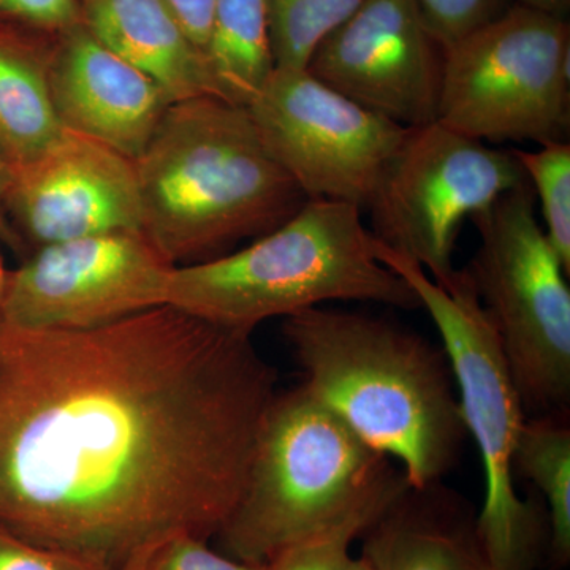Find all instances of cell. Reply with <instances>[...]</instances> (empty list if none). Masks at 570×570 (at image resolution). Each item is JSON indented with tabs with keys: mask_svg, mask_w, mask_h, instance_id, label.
Instances as JSON below:
<instances>
[{
	"mask_svg": "<svg viewBox=\"0 0 570 570\" xmlns=\"http://www.w3.org/2000/svg\"><path fill=\"white\" fill-rule=\"evenodd\" d=\"M247 111L266 151L307 200L360 209L370 205L409 132L306 69H275Z\"/></svg>",
	"mask_w": 570,
	"mask_h": 570,
	"instance_id": "cell-10",
	"label": "cell"
},
{
	"mask_svg": "<svg viewBox=\"0 0 570 570\" xmlns=\"http://www.w3.org/2000/svg\"><path fill=\"white\" fill-rule=\"evenodd\" d=\"M362 212L340 202L307 200L245 249L174 266L165 305L247 335L269 318L326 302L419 309L406 281L379 261Z\"/></svg>",
	"mask_w": 570,
	"mask_h": 570,
	"instance_id": "cell-4",
	"label": "cell"
},
{
	"mask_svg": "<svg viewBox=\"0 0 570 570\" xmlns=\"http://www.w3.org/2000/svg\"><path fill=\"white\" fill-rule=\"evenodd\" d=\"M283 332L307 390L414 489L441 482L466 441L444 348L385 318L309 307Z\"/></svg>",
	"mask_w": 570,
	"mask_h": 570,
	"instance_id": "cell-2",
	"label": "cell"
},
{
	"mask_svg": "<svg viewBox=\"0 0 570 570\" xmlns=\"http://www.w3.org/2000/svg\"><path fill=\"white\" fill-rule=\"evenodd\" d=\"M374 253L403 277L436 325L452 367L466 433L478 445L485 494L478 531L494 570H538L549 551V515L543 502L515 489L513 453L527 422L523 403L497 330L466 269L438 284L425 269L374 238Z\"/></svg>",
	"mask_w": 570,
	"mask_h": 570,
	"instance_id": "cell-6",
	"label": "cell"
},
{
	"mask_svg": "<svg viewBox=\"0 0 570 570\" xmlns=\"http://www.w3.org/2000/svg\"><path fill=\"white\" fill-rule=\"evenodd\" d=\"M276 382L250 335L174 306L71 332L0 321V528L97 570L214 539Z\"/></svg>",
	"mask_w": 570,
	"mask_h": 570,
	"instance_id": "cell-1",
	"label": "cell"
},
{
	"mask_svg": "<svg viewBox=\"0 0 570 570\" xmlns=\"http://www.w3.org/2000/svg\"><path fill=\"white\" fill-rule=\"evenodd\" d=\"M51 96L63 129L138 159L171 100L148 75L119 58L86 26L67 31L51 59Z\"/></svg>",
	"mask_w": 570,
	"mask_h": 570,
	"instance_id": "cell-14",
	"label": "cell"
},
{
	"mask_svg": "<svg viewBox=\"0 0 570 570\" xmlns=\"http://www.w3.org/2000/svg\"><path fill=\"white\" fill-rule=\"evenodd\" d=\"M7 206L31 253L85 236L142 234L134 160L69 129L39 156L13 165Z\"/></svg>",
	"mask_w": 570,
	"mask_h": 570,
	"instance_id": "cell-13",
	"label": "cell"
},
{
	"mask_svg": "<svg viewBox=\"0 0 570 570\" xmlns=\"http://www.w3.org/2000/svg\"><path fill=\"white\" fill-rule=\"evenodd\" d=\"M407 487V480L403 475L389 490L379 494L363 508L355 510L347 519L277 553L272 561L266 562L268 570L354 569L355 558H352L351 554L352 543L362 538L363 532L377 519L379 513L387 508L390 502Z\"/></svg>",
	"mask_w": 570,
	"mask_h": 570,
	"instance_id": "cell-22",
	"label": "cell"
},
{
	"mask_svg": "<svg viewBox=\"0 0 570 570\" xmlns=\"http://www.w3.org/2000/svg\"><path fill=\"white\" fill-rule=\"evenodd\" d=\"M527 181L512 151L439 121L409 127L367 205L370 232L445 284L456 272L453 253L464 220Z\"/></svg>",
	"mask_w": 570,
	"mask_h": 570,
	"instance_id": "cell-9",
	"label": "cell"
},
{
	"mask_svg": "<svg viewBox=\"0 0 570 570\" xmlns=\"http://www.w3.org/2000/svg\"><path fill=\"white\" fill-rule=\"evenodd\" d=\"M0 11L45 29L69 31L78 21L77 0H0Z\"/></svg>",
	"mask_w": 570,
	"mask_h": 570,
	"instance_id": "cell-26",
	"label": "cell"
},
{
	"mask_svg": "<svg viewBox=\"0 0 570 570\" xmlns=\"http://www.w3.org/2000/svg\"><path fill=\"white\" fill-rule=\"evenodd\" d=\"M422 20L442 50L504 14L515 0H415Z\"/></svg>",
	"mask_w": 570,
	"mask_h": 570,
	"instance_id": "cell-23",
	"label": "cell"
},
{
	"mask_svg": "<svg viewBox=\"0 0 570 570\" xmlns=\"http://www.w3.org/2000/svg\"><path fill=\"white\" fill-rule=\"evenodd\" d=\"M515 3L542 11L550 17L560 18V20H566L570 10V0H515Z\"/></svg>",
	"mask_w": 570,
	"mask_h": 570,
	"instance_id": "cell-29",
	"label": "cell"
},
{
	"mask_svg": "<svg viewBox=\"0 0 570 570\" xmlns=\"http://www.w3.org/2000/svg\"><path fill=\"white\" fill-rule=\"evenodd\" d=\"M134 163L142 235L174 266L228 254L307 202L266 151L247 108L219 97L171 104Z\"/></svg>",
	"mask_w": 570,
	"mask_h": 570,
	"instance_id": "cell-3",
	"label": "cell"
},
{
	"mask_svg": "<svg viewBox=\"0 0 570 570\" xmlns=\"http://www.w3.org/2000/svg\"><path fill=\"white\" fill-rule=\"evenodd\" d=\"M403 471L303 385L277 393L255 442L245 490L214 535L220 553L266 564L389 490Z\"/></svg>",
	"mask_w": 570,
	"mask_h": 570,
	"instance_id": "cell-5",
	"label": "cell"
},
{
	"mask_svg": "<svg viewBox=\"0 0 570 570\" xmlns=\"http://www.w3.org/2000/svg\"><path fill=\"white\" fill-rule=\"evenodd\" d=\"M11 175H13V164L0 146V245L6 246L7 249L24 261L31 254V250H29L21 235L18 234L17 227L11 223L9 206H7Z\"/></svg>",
	"mask_w": 570,
	"mask_h": 570,
	"instance_id": "cell-28",
	"label": "cell"
},
{
	"mask_svg": "<svg viewBox=\"0 0 570 570\" xmlns=\"http://www.w3.org/2000/svg\"><path fill=\"white\" fill-rule=\"evenodd\" d=\"M512 153L539 195L547 239L570 273V145L551 141L540 145L538 151Z\"/></svg>",
	"mask_w": 570,
	"mask_h": 570,
	"instance_id": "cell-21",
	"label": "cell"
},
{
	"mask_svg": "<svg viewBox=\"0 0 570 570\" xmlns=\"http://www.w3.org/2000/svg\"><path fill=\"white\" fill-rule=\"evenodd\" d=\"M195 47L204 52L216 0H163Z\"/></svg>",
	"mask_w": 570,
	"mask_h": 570,
	"instance_id": "cell-27",
	"label": "cell"
},
{
	"mask_svg": "<svg viewBox=\"0 0 570 570\" xmlns=\"http://www.w3.org/2000/svg\"><path fill=\"white\" fill-rule=\"evenodd\" d=\"M0 570H97L69 554L26 542L0 528Z\"/></svg>",
	"mask_w": 570,
	"mask_h": 570,
	"instance_id": "cell-25",
	"label": "cell"
},
{
	"mask_svg": "<svg viewBox=\"0 0 570 570\" xmlns=\"http://www.w3.org/2000/svg\"><path fill=\"white\" fill-rule=\"evenodd\" d=\"M352 570H373L370 564H367L365 558L358 557L355 558L354 569Z\"/></svg>",
	"mask_w": 570,
	"mask_h": 570,
	"instance_id": "cell-31",
	"label": "cell"
},
{
	"mask_svg": "<svg viewBox=\"0 0 570 570\" xmlns=\"http://www.w3.org/2000/svg\"><path fill=\"white\" fill-rule=\"evenodd\" d=\"M85 26L171 102L216 96L204 52L163 0H85Z\"/></svg>",
	"mask_w": 570,
	"mask_h": 570,
	"instance_id": "cell-16",
	"label": "cell"
},
{
	"mask_svg": "<svg viewBox=\"0 0 570 570\" xmlns=\"http://www.w3.org/2000/svg\"><path fill=\"white\" fill-rule=\"evenodd\" d=\"M174 265L141 232L39 247L9 273L0 321L26 330H91L165 305Z\"/></svg>",
	"mask_w": 570,
	"mask_h": 570,
	"instance_id": "cell-11",
	"label": "cell"
},
{
	"mask_svg": "<svg viewBox=\"0 0 570 570\" xmlns=\"http://www.w3.org/2000/svg\"><path fill=\"white\" fill-rule=\"evenodd\" d=\"M146 570H268V564L234 560L213 550L208 540L179 535L157 551Z\"/></svg>",
	"mask_w": 570,
	"mask_h": 570,
	"instance_id": "cell-24",
	"label": "cell"
},
{
	"mask_svg": "<svg viewBox=\"0 0 570 570\" xmlns=\"http://www.w3.org/2000/svg\"><path fill=\"white\" fill-rule=\"evenodd\" d=\"M363 0H268L276 69L305 70L324 37L343 24Z\"/></svg>",
	"mask_w": 570,
	"mask_h": 570,
	"instance_id": "cell-20",
	"label": "cell"
},
{
	"mask_svg": "<svg viewBox=\"0 0 570 570\" xmlns=\"http://www.w3.org/2000/svg\"><path fill=\"white\" fill-rule=\"evenodd\" d=\"M513 472L531 480L546 499L549 515L551 568H568L570 561V428L564 414L528 417L521 428Z\"/></svg>",
	"mask_w": 570,
	"mask_h": 570,
	"instance_id": "cell-19",
	"label": "cell"
},
{
	"mask_svg": "<svg viewBox=\"0 0 570 570\" xmlns=\"http://www.w3.org/2000/svg\"><path fill=\"white\" fill-rule=\"evenodd\" d=\"M373 570H494L478 531V513L441 482L409 485L362 538Z\"/></svg>",
	"mask_w": 570,
	"mask_h": 570,
	"instance_id": "cell-15",
	"label": "cell"
},
{
	"mask_svg": "<svg viewBox=\"0 0 570 570\" xmlns=\"http://www.w3.org/2000/svg\"><path fill=\"white\" fill-rule=\"evenodd\" d=\"M530 181L474 214L480 246L466 273L497 330L528 417L570 401V291L540 227Z\"/></svg>",
	"mask_w": 570,
	"mask_h": 570,
	"instance_id": "cell-7",
	"label": "cell"
},
{
	"mask_svg": "<svg viewBox=\"0 0 570 570\" xmlns=\"http://www.w3.org/2000/svg\"><path fill=\"white\" fill-rule=\"evenodd\" d=\"M204 56L216 96L249 107L276 69L268 0H216Z\"/></svg>",
	"mask_w": 570,
	"mask_h": 570,
	"instance_id": "cell-18",
	"label": "cell"
},
{
	"mask_svg": "<svg viewBox=\"0 0 570 570\" xmlns=\"http://www.w3.org/2000/svg\"><path fill=\"white\" fill-rule=\"evenodd\" d=\"M50 67L51 59L0 29V146L13 165L39 156L62 134Z\"/></svg>",
	"mask_w": 570,
	"mask_h": 570,
	"instance_id": "cell-17",
	"label": "cell"
},
{
	"mask_svg": "<svg viewBox=\"0 0 570 570\" xmlns=\"http://www.w3.org/2000/svg\"><path fill=\"white\" fill-rule=\"evenodd\" d=\"M10 269L6 268L2 255H0V305H2L3 294H6L7 279H9Z\"/></svg>",
	"mask_w": 570,
	"mask_h": 570,
	"instance_id": "cell-30",
	"label": "cell"
},
{
	"mask_svg": "<svg viewBox=\"0 0 570 570\" xmlns=\"http://www.w3.org/2000/svg\"><path fill=\"white\" fill-rule=\"evenodd\" d=\"M306 70L401 126L438 121L444 50L428 31L415 0H363L321 40Z\"/></svg>",
	"mask_w": 570,
	"mask_h": 570,
	"instance_id": "cell-12",
	"label": "cell"
},
{
	"mask_svg": "<svg viewBox=\"0 0 570 570\" xmlns=\"http://www.w3.org/2000/svg\"><path fill=\"white\" fill-rule=\"evenodd\" d=\"M570 33L566 20L513 3L444 50L438 121L479 141H564Z\"/></svg>",
	"mask_w": 570,
	"mask_h": 570,
	"instance_id": "cell-8",
	"label": "cell"
}]
</instances>
